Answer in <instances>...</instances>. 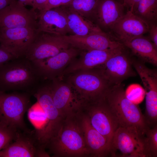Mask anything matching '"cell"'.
<instances>
[{"instance_id": "2e32d148", "label": "cell", "mask_w": 157, "mask_h": 157, "mask_svg": "<svg viewBox=\"0 0 157 157\" xmlns=\"http://www.w3.org/2000/svg\"><path fill=\"white\" fill-rule=\"evenodd\" d=\"M81 51L71 46L34 65L42 79L52 80L58 78L70 63L79 55Z\"/></svg>"}, {"instance_id": "e0dca14e", "label": "cell", "mask_w": 157, "mask_h": 157, "mask_svg": "<svg viewBox=\"0 0 157 157\" xmlns=\"http://www.w3.org/2000/svg\"><path fill=\"white\" fill-rule=\"evenodd\" d=\"M15 141L0 151V157H49L35 135L18 133Z\"/></svg>"}, {"instance_id": "83f0119b", "label": "cell", "mask_w": 157, "mask_h": 157, "mask_svg": "<svg viewBox=\"0 0 157 157\" xmlns=\"http://www.w3.org/2000/svg\"><path fill=\"white\" fill-rule=\"evenodd\" d=\"M72 0H48L44 9L42 11L48 10L61 6L68 5L71 3Z\"/></svg>"}, {"instance_id": "d6a6232c", "label": "cell", "mask_w": 157, "mask_h": 157, "mask_svg": "<svg viewBox=\"0 0 157 157\" xmlns=\"http://www.w3.org/2000/svg\"><path fill=\"white\" fill-rule=\"evenodd\" d=\"M25 6L29 5L32 6L35 0H16Z\"/></svg>"}, {"instance_id": "9a60e30c", "label": "cell", "mask_w": 157, "mask_h": 157, "mask_svg": "<svg viewBox=\"0 0 157 157\" xmlns=\"http://www.w3.org/2000/svg\"><path fill=\"white\" fill-rule=\"evenodd\" d=\"M123 47L105 50H92L82 51L78 58L72 60L58 78L63 77L76 72L92 69L104 64L111 57L122 51Z\"/></svg>"}, {"instance_id": "5bb4252c", "label": "cell", "mask_w": 157, "mask_h": 157, "mask_svg": "<svg viewBox=\"0 0 157 157\" xmlns=\"http://www.w3.org/2000/svg\"><path fill=\"white\" fill-rule=\"evenodd\" d=\"M126 51L125 48L115 54L99 66L112 85L121 84L126 78L136 75L132 67V61Z\"/></svg>"}, {"instance_id": "d6986e66", "label": "cell", "mask_w": 157, "mask_h": 157, "mask_svg": "<svg viewBox=\"0 0 157 157\" xmlns=\"http://www.w3.org/2000/svg\"><path fill=\"white\" fill-rule=\"evenodd\" d=\"M63 36L71 46L82 51L112 49L124 45L103 31L83 36L70 35Z\"/></svg>"}, {"instance_id": "f1b7e54d", "label": "cell", "mask_w": 157, "mask_h": 157, "mask_svg": "<svg viewBox=\"0 0 157 157\" xmlns=\"http://www.w3.org/2000/svg\"><path fill=\"white\" fill-rule=\"evenodd\" d=\"M149 33L148 37L157 48V25L156 22L152 23L149 24Z\"/></svg>"}, {"instance_id": "ffe728a7", "label": "cell", "mask_w": 157, "mask_h": 157, "mask_svg": "<svg viewBox=\"0 0 157 157\" xmlns=\"http://www.w3.org/2000/svg\"><path fill=\"white\" fill-rule=\"evenodd\" d=\"M80 117L85 144L90 157L110 156V145L106 139L92 126L82 111Z\"/></svg>"}, {"instance_id": "7c38bea8", "label": "cell", "mask_w": 157, "mask_h": 157, "mask_svg": "<svg viewBox=\"0 0 157 157\" xmlns=\"http://www.w3.org/2000/svg\"><path fill=\"white\" fill-rule=\"evenodd\" d=\"M38 14L15 0L0 10V28L28 27L37 29Z\"/></svg>"}, {"instance_id": "603a6c76", "label": "cell", "mask_w": 157, "mask_h": 157, "mask_svg": "<svg viewBox=\"0 0 157 157\" xmlns=\"http://www.w3.org/2000/svg\"><path fill=\"white\" fill-rule=\"evenodd\" d=\"M142 62L157 65V48L148 37L143 35L123 44Z\"/></svg>"}, {"instance_id": "1f68e13d", "label": "cell", "mask_w": 157, "mask_h": 157, "mask_svg": "<svg viewBox=\"0 0 157 157\" xmlns=\"http://www.w3.org/2000/svg\"><path fill=\"white\" fill-rule=\"evenodd\" d=\"M15 0H0V10L9 5Z\"/></svg>"}, {"instance_id": "3957f363", "label": "cell", "mask_w": 157, "mask_h": 157, "mask_svg": "<svg viewBox=\"0 0 157 157\" xmlns=\"http://www.w3.org/2000/svg\"><path fill=\"white\" fill-rule=\"evenodd\" d=\"M42 79L34 65L24 57L0 66V91H21L33 94Z\"/></svg>"}, {"instance_id": "7402d4cb", "label": "cell", "mask_w": 157, "mask_h": 157, "mask_svg": "<svg viewBox=\"0 0 157 157\" xmlns=\"http://www.w3.org/2000/svg\"><path fill=\"white\" fill-rule=\"evenodd\" d=\"M60 7L66 16L69 35L83 36L103 31L94 23L82 16L67 5Z\"/></svg>"}, {"instance_id": "30bf717a", "label": "cell", "mask_w": 157, "mask_h": 157, "mask_svg": "<svg viewBox=\"0 0 157 157\" xmlns=\"http://www.w3.org/2000/svg\"><path fill=\"white\" fill-rule=\"evenodd\" d=\"M38 33L31 27L0 28V47L15 58L25 57Z\"/></svg>"}, {"instance_id": "7a4b0ae2", "label": "cell", "mask_w": 157, "mask_h": 157, "mask_svg": "<svg viewBox=\"0 0 157 157\" xmlns=\"http://www.w3.org/2000/svg\"><path fill=\"white\" fill-rule=\"evenodd\" d=\"M104 99L115 117L118 127L135 130L144 136L150 128L140 108L127 97L123 85L111 86Z\"/></svg>"}, {"instance_id": "8992f818", "label": "cell", "mask_w": 157, "mask_h": 157, "mask_svg": "<svg viewBox=\"0 0 157 157\" xmlns=\"http://www.w3.org/2000/svg\"><path fill=\"white\" fill-rule=\"evenodd\" d=\"M33 94L47 118L46 126L36 137L40 145L45 148L51 139L57 133L64 118L53 103L49 85H40Z\"/></svg>"}, {"instance_id": "f546056e", "label": "cell", "mask_w": 157, "mask_h": 157, "mask_svg": "<svg viewBox=\"0 0 157 157\" xmlns=\"http://www.w3.org/2000/svg\"><path fill=\"white\" fill-rule=\"evenodd\" d=\"M15 58L9 52L0 47V66Z\"/></svg>"}, {"instance_id": "4fadbf2b", "label": "cell", "mask_w": 157, "mask_h": 157, "mask_svg": "<svg viewBox=\"0 0 157 157\" xmlns=\"http://www.w3.org/2000/svg\"><path fill=\"white\" fill-rule=\"evenodd\" d=\"M149 24L133 12L127 11L115 24L108 34L124 44L148 33Z\"/></svg>"}, {"instance_id": "9c48e42d", "label": "cell", "mask_w": 157, "mask_h": 157, "mask_svg": "<svg viewBox=\"0 0 157 157\" xmlns=\"http://www.w3.org/2000/svg\"><path fill=\"white\" fill-rule=\"evenodd\" d=\"M49 84L53 103L64 118L77 115L83 105L71 85L66 81L55 78Z\"/></svg>"}, {"instance_id": "44dd1931", "label": "cell", "mask_w": 157, "mask_h": 157, "mask_svg": "<svg viewBox=\"0 0 157 157\" xmlns=\"http://www.w3.org/2000/svg\"><path fill=\"white\" fill-rule=\"evenodd\" d=\"M37 30L64 36L69 34L65 13L60 6L39 12Z\"/></svg>"}, {"instance_id": "277c9868", "label": "cell", "mask_w": 157, "mask_h": 157, "mask_svg": "<svg viewBox=\"0 0 157 157\" xmlns=\"http://www.w3.org/2000/svg\"><path fill=\"white\" fill-rule=\"evenodd\" d=\"M66 76V81L74 89L83 106L103 99L113 86L99 67L78 71Z\"/></svg>"}, {"instance_id": "484cf974", "label": "cell", "mask_w": 157, "mask_h": 157, "mask_svg": "<svg viewBox=\"0 0 157 157\" xmlns=\"http://www.w3.org/2000/svg\"><path fill=\"white\" fill-rule=\"evenodd\" d=\"M144 140L145 157H157V125L147 129Z\"/></svg>"}, {"instance_id": "ba28073f", "label": "cell", "mask_w": 157, "mask_h": 157, "mask_svg": "<svg viewBox=\"0 0 157 157\" xmlns=\"http://www.w3.org/2000/svg\"><path fill=\"white\" fill-rule=\"evenodd\" d=\"M144 138L135 130L119 127L115 131L111 142L110 156L145 157Z\"/></svg>"}, {"instance_id": "52a82bcc", "label": "cell", "mask_w": 157, "mask_h": 157, "mask_svg": "<svg viewBox=\"0 0 157 157\" xmlns=\"http://www.w3.org/2000/svg\"><path fill=\"white\" fill-rule=\"evenodd\" d=\"M71 46L63 36L38 31L25 57L35 65Z\"/></svg>"}, {"instance_id": "836d02e7", "label": "cell", "mask_w": 157, "mask_h": 157, "mask_svg": "<svg viewBox=\"0 0 157 157\" xmlns=\"http://www.w3.org/2000/svg\"><path fill=\"white\" fill-rule=\"evenodd\" d=\"M118 0L124 4V0Z\"/></svg>"}, {"instance_id": "e575fe53", "label": "cell", "mask_w": 157, "mask_h": 157, "mask_svg": "<svg viewBox=\"0 0 157 157\" xmlns=\"http://www.w3.org/2000/svg\"><path fill=\"white\" fill-rule=\"evenodd\" d=\"M125 1V0H124V2Z\"/></svg>"}, {"instance_id": "ac0fdd59", "label": "cell", "mask_w": 157, "mask_h": 157, "mask_svg": "<svg viewBox=\"0 0 157 157\" xmlns=\"http://www.w3.org/2000/svg\"><path fill=\"white\" fill-rule=\"evenodd\" d=\"M124 6L118 0H99L92 21L103 31L108 34L126 13Z\"/></svg>"}, {"instance_id": "4316f807", "label": "cell", "mask_w": 157, "mask_h": 157, "mask_svg": "<svg viewBox=\"0 0 157 157\" xmlns=\"http://www.w3.org/2000/svg\"><path fill=\"white\" fill-rule=\"evenodd\" d=\"M17 134V131L0 121V151L15 140Z\"/></svg>"}, {"instance_id": "4dcf8cb0", "label": "cell", "mask_w": 157, "mask_h": 157, "mask_svg": "<svg viewBox=\"0 0 157 157\" xmlns=\"http://www.w3.org/2000/svg\"><path fill=\"white\" fill-rule=\"evenodd\" d=\"M48 0H35L32 6L31 9L35 11V10H38L40 11L43 10L47 3Z\"/></svg>"}, {"instance_id": "d4e9b609", "label": "cell", "mask_w": 157, "mask_h": 157, "mask_svg": "<svg viewBox=\"0 0 157 157\" xmlns=\"http://www.w3.org/2000/svg\"><path fill=\"white\" fill-rule=\"evenodd\" d=\"M99 1L73 0L67 6L82 16L92 21L93 15Z\"/></svg>"}, {"instance_id": "6da1fadb", "label": "cell", "mask_w": 157, "mask_h": 157, "mask_svg": "<svg viewBox=\"0 0 157 157\" xmlns=\"http://www.w3.org/2000/svg\"><path fill=\"white\" fill-rule=\"evenodd\" d=\"M80 113L64 118L57 133L48 143L46 147L53 157H90L84 140Z\"/></svg>"}, {"instance_id": "cb8c5ba5", "label": "cell", "mask_w": 157, "mask_h": 157, "mask_svg": "<svg viewBox=\"0 0 157 157\" xmlns=\"http://www.w3.org/2000/svg\"><path fill=\"white\" fill-rule=\"evenodd\" d=\"M133 13L149 24L156 22L157 0H140Z\"/></svg>"}, {"instance_id": "5b68a950", "label": "cell", "mask_w": 157, "mask_h": 157, "mask_svg": "<svg viewBox=\"0 0 157 157\" xmlns=\"http://www.w3.org/2000/svg\"><path fill=\"white\" fill-rule=\"evenodd\" d=\"M30 94L0 91V121L17 131L24 130V116L30 104Z\"/></svg>"}, {"instance_id": "8fae6325", "label": "cell", "mask_w": 157, "mask_h": 157, "mask_svg": "<svg viewBox=\"0 0 157 157\" xmlns=\"http://www.w3.org/2000/svg\"><path fill=\"white\" fill-rule=\"evenodd\" d=\"M88 117L92 126L105 137L110 144L118 126L104 98L83 106L82 110Z\"/></svg>"}]
</instances>
